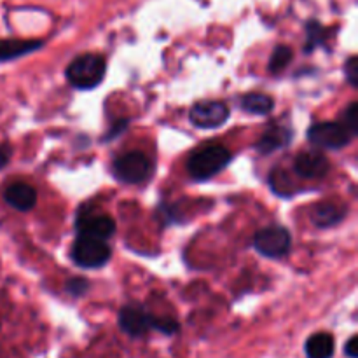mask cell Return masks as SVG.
Masks as SVG:
<instances>
[{"label":"cell","instance_id":"cell-14","mask_svg":"<svg viewBox=\"0 0 358 358\" xmlns=\"http://www.w3.org/2000/svg\"><path fill=\"white\" fill-rule=\"evenodd\" d=\"M290 140H292V131H290L289 128L275 126V128L268 129V131L261 136V140H259L255 147H257V150L261 154H271L289 145Z\"/></svg>","mask_w":358,"mask_h":358},{"label":"cell","instance_id":"cell-4","mask_svg":"<svg viewBox=\"0 0 358 358\" xmlns=\"http://www.w3.org/2000/svg\"><path fill=\"white\" fill-rule=\"evenodd\" d=\"M308 138L322 149L336 150L348 145L353 138V133L343 122H317L308 129Z\"/></svg>","mask_w":358,"mask_h":358},{"label":"cell","instance_id":"cell-11","mask_svg":"<svg viewBox=\"0 0 358 358\" xmlns=\"http://www.w3.org/2000/svg\"><path fill=\"white\" fill-rule=\"evenodd\" d=\"M3 199L13 208L27 212V210L34 208L35 201H37V192L31 185L24 184V182H16L3 191Z\"/></svg>","mask_w":358,"mask_h":358},{"label":"cell","instance_id":"cell-17","mask_svg":"<svg viewBox=\"0 0 358 358\" xmlns=\"http://www.w3.org/2000/svg\"><path fill=\"white\" fill-rule=\"evenodd\" d=\"M290 62H292V49L289 45H278L273 51L271 58H269V70L275 73H280L282 70H285L289 66Z\"/></svg>","mask_w":358,"mask_h":358},{"label":"cell","instance_id":"cell-18","mask_svg":"<svg viewBox=\"0 0 358 358\" xmlns=\"http://www.w3.org/2000/svg\"><path fill=\"white\" fill-rule=\"evenodd\" d=\"M65 290L73 297H80L90 290V282L84 278H72L65 283Z\"/></svg>","mask_w":358,"mask_h":358},{"label":"cell","instance_id":"cell-13","mask_svg":"<svg viewBox=\"0 0 358 358\" xmlns=\"http://www.w3.org/2000/svg\"><path fill=\"white\" fill-rule=\"evenodd\" d=\"M346 215V208H343L341 205H336V203L324 201L318 203L311 210V220L317 227H332L336 224L341 222Z\"/></svg>","mask_w":358,"mask_h":358},{"label":"cell","instance_id":"cell-16","mask_svg":"<svg viewBox=\"0 0 358 358\" xmlns=\"http://www.w3.org/2000/svg\"><path fill=\"white\" fill-rule=\"evenodd\" d=\"M273 105H275L273 98L268 96V94H262V93L247 94V96H243V100H241V108L247 112H250V114H255V115L269 114L273 108Z\"/></svg>","mask_w":358,"mask_h":358},{"label":"cell","instance_id":"cell-21","mask_svg":"<svg viewBox=\"0 0 358 358\" xmlns=\"http://www.w3.org/2000/svg\"><path fill=\"white\" fill-rule=\"evenodd\" d=\"M345 76L352 86H358V58L352 56L345 65Z\"/></svg>","mask_w":358,"mask_h":358},{"label":"cell","instance_id":"cell-20","mask_svg":"<svg viewBox=\"0 0 358 358\" xmlns=\"http://www.w3.org/2000/svg\"><path fill=\"white\" fill-rule=\"evenodd\" d=\"M343 124H345L353 135H357L358 131V105L357 103H352L348 108H346L345 122H343Z\"/></svg>","mask_w":358,"mask_h":358},{"label":"cell","instance_id":"cell-8","mask_svg":"<svg viewBox=\"0 0 358 358\" xmlns=\"http://www.w3.org/2000/svg\"><path fill=\"white\" fill-rule=\"evenodd\" d=\"M229 117V108L222 101H199L189 112V119L194 126L213 129L222 126Z\"/></svg>","mask_w":358,"mask_h":358},{"label":"cell","instance_id":"cell-2","mask_svg":"<svg viewBox=\"0 0 358 358\" xmlns=\"http://www.w3.org/2000/svg\"><path fill=\"white\" fill-rule=\"evenodd\" d=\"M231 152L222 145H206L187 161V171L196 180H208L229 164Z\"/></svg>","mask_w":358,"mask_h":358},{"label":"cell","instance_id":"cell-15","mask_svg":"<svg viewBox=\"0 0 358 358\" xmlns=\"http://www.w3.org/2000/svg\"><path fill=\"white\" fill-rule=\"evenodd\" d=\"M42 48L38 41H20V38H3L0 41V63L10 62L20 56L30 55L35 49Z\"/></svg>","mask_w":358,"mask_h":358},{"label":"cell","instance_id":"cell-22","mask_svg":"<svg viewBox=\"0 0 358 358\" xmlns=\"http://www.w3.org/2000/svg\"><path fill=\"white\" fill-rule=\"evenodd\" d=\"M345 357L358 358V336H352L345 345Z\"/></svg>","mask_w":358,"mask_h":358},{"label":"cell","instance_id":"cell-19","mask_svg":"<svg viewBox=\"0 0 358 358\" xmlns=\"http://www.w3.org/2000/svg\"><path fill=\"white\" fill-rule=\"evenodd\" d=\"M322 38H324V28L320 27V23H315V21H311V23L308 24V45H306V51H311V49H313L315 45L320 44Z\"/></svg>","mask_w":358,"mask_h":358},{"label":"cell","instance_id":"cell-10","mask_svg":"<svg viewBox=\"0 0 358 358\" xmlns=\"http://www.w3.org/2000/svg\"><path fill=\"white\" fill-rule=\"evenodd\" d=\"M296 173L299 177L308 178V180H313V178H322L329 173V159L318 150H308V152H301L296 157Z\"/></svg>","mask_w":358,"mask_h":358},{"label":"cell","instance_id":"cell-6","mask_svg":"<svg viewBox=\"0 0 358 358\" xmlns=\"http://www.w3.org/2000/svg\"><path fill=\"white\" fill-rule=\"evenodd\" d=\"M112 171L117 180L126 182V184H140L147 180L150 175V161L142 152L122 154L114 161Z\"/></svg>","mask_w":358,"mask_h":358},{"label":"cell","instance_id":"cell-12","mask_svg":"<svg viewBox=\"0 0 358 358\" xmlns=\"http://www.w3.org/2000/svg\"><path fill=\"white\" fill-rule=\"evenodd\" d=\"M306 358H334L336 339L329 332H315L304 343Z\"/></svg>","mask_w":358,"mask_h":358},{"label":"cell","instance_id":"cell-3","mask_svg":"<svg viewBox=\"0 0 358 358\" xmlns=\"http://www.w3.org/2000/svg\"><path fill=\"white\" fill-rule=\"evenodd\" d=\"M110 248L103 240L79 236L72 245V261L80 268H101L110 259Z\"/></svg>","mask_w":358,"mask_h":358},{"label":"cell","instance_id":"cell-23","mask_svg":"<svg viewBox=\"0 0 358 358\" xmlns=\"http://www.w3.org/2000/svg\"><path fill=\"white\" fill-rule=\"evenodd\" d=\"M10 156H13V149H10V145H7V143L0 145V170L9 163Z\"/></svg>","mask_w":358,"mask_h":358},{"label":"cell","instance_id":"cell-5","mask_svg":"<svg viewBox=\"0 0 358 358\" xmlns=\"http://www.w3.org/2000/svg\"><path fill=\"white\" fill-rule=\"evenodd\" d=\"M255 248L259 254L269 259H280L289 254L292 238L290 233L282 226H269L259 231L254 240Z\"/></svg>","mask_w":358,"mask_h":358},{"label":"cell","instance_id":"cell-1","mask_svg":"<svg viewBox=\"0 0 358 358\" xmlns=\"http://www.w3.org/2000/svg\"><path fill=\"white\" fill-rule=\"evenodd\" d=\"M105 72L107 65L103 56L87 52L70 63L66 69V79L77 90H93L103 80Z\"/></svg>","mask_w":358,"mask_h":358},{"label":"cell","instance_id":"cell-7","mask_svg":"<svg viewBox=\"0 0 358 358\" xmlns=\"http://www.w3.org/2000/svg\"><path fill=\"white\" fill-rule=\"evenodd\" d=\"M154 318H156L154 315H150L138 304H128L119 311L117 324L119 329L129 338H143L150 331H154Z\"/></svg>","mask_w":358,"mask_h":358},{"label":"cell","instance_id":"cell-9","mask_svg":"<svg viewBox=\"0 0 358 358\" xmlns=\"http://www.w3.org/2000/svg\"><path fill=\"white\" fill-rule=\"evenodd\" d=\"M77 233L79 236L94 238L107 241L115 233V222L107 215H80L77 219Z\"/></svg>","mask_w":358,"mask_h":358}]
</instances>
